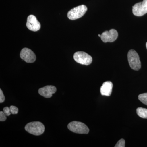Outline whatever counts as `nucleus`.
Listing matches in <instances>:
<instances>
[{
  "instance_id": "nucleus-1",
  "label": "nucleus",
  "mask_w": 147,
  "mask_h": 147,
  "mask_svg": "<svg viewBox=\"0 0 147 147\" xmlns=\"http://www.w3.org/2000/svg\"><path fill=\"white\" fill-rule=\"evenodd\" d=\"M25 130L30 134L39 136L45 131V126L40 122H32L27 124L25 127Z\"/></svg>"
},
{
  "instance_id": "nucleus-2",
  "label": "nucleus",
  "mask_w": 147,
  "mask_h": 147,
  "mask_svg": "<svg viewBox=\"0 0 147 147\" xmlns=\"http://www.w3.org/2000/svg\"><path fill=\"white\" fill-rule=\"evenodd\" d=\"M129 64L132 69L136 71L139 70L141 67V63L138 53L134 50L129 51L127 54Z\"/></svg>"
},
{
  "instance_id": "nucleus-3",
  "label": "nucleus",
  "mask_w": 147,
  "mask_h": 147,
  "mask_svg": "<svg viewBox=\"0 0 147 147\" xmlns=\"http://www.w3.org/2000/svg\"><path fill=\"white\" fill-rule=\"evenodd\" d=\"M68 129L74 133L87 134L89 132V129L85 124L81 122H71L67 125Z\"/></svg>"
},
{
  "instance_id": "nucleus-4",
  "label": "nucleus",
  "mask_w": 147,
  "mask_h": 147,
  "mask_svg": "<svg viewBox=\"0 0 147 147\" xmlns=\"http://www.w3.org/2000/svg\"><path fill=\"white\" fill-rule=\"evenodd\" d=\"M88 8L86 5H82L76 7L68 11L67 16L71 20H74L82 17L86 12Z\"/></svg>"
},
{
  "instance_id": "nucleus-5",
  "label": "nucleus",
  "mask_w": 147,
  "mask_h": 147,
  "mask_svg": "<svg viewBox=\"0 0 147 147\" xmlns=\"http://www.w3.org/2000/svg\"><path fill=\"white\" fill-rule=\"evenodd\" d=\"M74 59L78 63L86 65H89L92 61L91 56L85 52L81 51L74 53Z\"/></svg>"
},
{
  "instance_id": "nucleus-6",
  "label": "nucleus",
  "mask_w": 147,
  "mask_h": 147,
  "mask_svg": "<svg viewBox=\"0 0 147 147\" xmlns=\"http://www.w3.org/2000/svg\"><path fill=\"white\" fill-rule=\"evenodd\" d=\"M132 13L137 16H141L147 13V0L135 4L132 7Z\"/></svg>"
},
{
  "instance_id": "nucleus-7",
  "label": "nucleus",
  "mask_w": 147,
  "mask_h": 147,
  "mask_svg": "<svg viewBox=\"0 0 147 147\" xmlns=\"http://www.w3.org/2000/svg\"><path fill=\"white\" fill-rule=\"evenodd\" d=\"M20 57L28 63H32L36 60V56L34 53L28 48H24L20 53Z\"/></svg>"
},
{
  "instance_id": "nucleus-8",
  "label": "nucleus",
  "mask_w": 147,
  "mask_h": 147,
  "mask_svg": "<svg viewBox=\"0 0 147 147\" xmlns=\"http://www.w3.org/2000/svg\"><path fill=\"white\" fill-rule=\"evenodd\" d=\"M26 26L30 30L36 32L40 29L41 25L34 15H30L27 18Z\"/></svg>"
},
{
  "instance_id": "nucleus-9",
  "label": "nucleus",
  "mask_w": 147,
  "mask_h": 147,
  "mask_svg": "<svg viewBox=\"0 0 147 147\" xmlns=\"http://www.w3.org/2000/svg\"><path fill=\"white\" fill-rule=\"evenodd\" d=\"M118 34L115 29H112L110 31L103 32L101 35L100 38L104 42H113L117 38Z\"/></svg>"
},
{
  "instance_id": "nucleus-10",
  "label": "nucleus",
  "mask_w": 147,
  "mask_h": 147,
  "mask_svg": "<svg viewBox=\"0 0 147 147\" xmlns=\"http://www.w3.org/2000/svg\"><path fill=\"white\" fill-rule=\"evenodd\" d=\"M57 88L54 86H47L40 88L38 93L44 97L50 98L53 96V94L57 92Z\"/></svg>"
},
{
  "instance_id": "nucleus-11",
  "label": "nucleus",
  "mask_w": 147,
  "mask_h": 147,
  "mask_svg": "<svg viewBox=\"0 0 147 147\" xmlns=\"http://www.w3.org/2000/svg\"><path fill=\"white\" fill-rule=\"evenodd\" d=\"M113 88V84L112 82H104L100 88L101 94L105 96H110L112 93Z\"/></svg>"
},
{
  "instance_id": "nucleus-12",
  "label": "nucleus",
  "mask_w": 147,
  "mask_h": 147,
  "mask_svg": "<svg viewBox=\"0 0 147 147\" xmlns=\"http://www.w3.org/2000/svg\"><path fill=\"white\" fill-rule=\"evenodd\" d=\"M137 115L140 117L144 119H147V109L139 107L137 108Z\"/></svg>"
},
{
  "instance_id": "nucleus-13",
  "label": "nucleus",
  "mask_w": 147,
  "mask_h": 147,
  "mask_svg": "<svg viewBox=\"0 0 147 147\" xmlns=\"http://www.w3.org/2000/svg\"><path fill=\"white\" fill-rule=\"evenodd\" d=\"M138 98L142 103L147 105V93L139 95Z\"/></svg>"
},
{
  "instance_id": "nucleus-14",
  "label": "nucleus",
  "mask_w": 147,
  "mask_h": 147,
  "mask_svg": "<svg viewBox=\"0 0 147 147\" xmlns=\"http://www.w3.org/2000/svg\"><path fill=\"white\" fill-rule=\"evenodd\" d=\"M115 147H125V141L123 139H121L117 143Z\"/></svg>"
},
{
  "instance_id": "nucleus-15",
  "label": "nucleus",
  "mask_w": 147,
  "mask_h": 147,
  "mask_svg": "<svg viewBox=\"0 0 147 147\" xmlns=\"http://www.w3.org/2000/svg\"><path fill=\"white\" fill-rule=\"evenodd\" d=\"M10 108V112L11 114H17L18 112V108L15 106L13 105H11L9 107Z\"/></svg>"
},
{
  "instance_id": "nucleus-16",
  "label": "nucleus",
  "mask_w": 147,
  "mask_h": 147,
  "mask_svg": "<svg viewBox=\"0 0 147 147\" xmlns=\"http://www.w3.org/2000/svg\"><path fill=\"white\" fill-rule=\"evenodd\" d=\"M6 116L4 112L1 111L0 112V121H5L6 120Z\"/></svg>"
},
{
  "instance_id": "nucleus-17",
  "label": "nucleus",
  "mask_w": 147,
  "mask_h": 147,
  "mask_svg": "<svg viewBox=\"0 0 147 147\" xmlns=\"http://www.w3.org/2000/svg\"><path fill=\"white\" fill-rule=\"evenodd\" d=\"M3 110L4 113L7 116L10 115L11 113L10 112V108L8 107H5L3 108Z\"/></svg>"
},
{
  "instance_id": "nucleus-18",
  "label": "nucleus",
  "mask_w": 147,
  "mask_h": 147,
  "mask_svg": "<svg viewBox=\"0 0 147 147\" xmlns=\"http://www.w3.org/2000/svg\"><path fill=\"white\" fill-rule=\"evenodd\" d=\"M5 100V97L1 89H0V103H3Z\"/></svg>"
},
{
  "instance_id": "nucleus-19",
  "label": "nucleus",
  "mask_w": 147,
  "mask_h": 147,
  "mask_svg": "<svg viewBox=\"0 0 147 147\" xmlns=\"http://www.w3.org/2000/svg\"><path fill=\"white\" fill-rule=\"evenodd\" d=\"M146 48L147 49V42H146Z\"/></svg>"
},
{
  "instance_id": "nucleus-20",
  "label": "nucleus",
  "mask_w": 147,
  "mask_h": 147,
  "mask_svg": "<svg viewBox=\"0 0 147 147\" xmlns=\"http://www.w3.org/2000/svg\"><path fill=\"white\" fill-rule=\"evenodd\" d=\"M98 36H99V37L101 36V35H100V34H98Z\"/></svg>"
}]
</instances>
